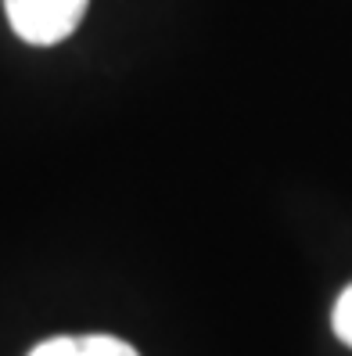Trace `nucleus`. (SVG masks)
Returning a JSON list of instances; mask_svg holds the SVG:
<instances>
[{"instance_id": "1", "label": "nucleus", "mask_w": 352, "mask_h": 356, "mask_svg": "<svg viewBox=\"0 0 352 356\" xmlns=\"http://www.w3.org/2000/svg\"><path fill=\"white\" fill-rule=\"evenodd\" d=\"M90 0H4L11 29L33 47H51L72 36Z\"/></svg>"}, {"instance_id": "2", "label": "nucleus", "mask_w": 352, "mask_h": 356, "mask_svg": "<svg viewBox=\"0 0 352 356\" xmlns=\"http://www.w3.org/2000/svg\"><path fill=\"white\" fill-rule=\"evenodd\" d=\"M29 356H140L130 342L112 334H58L40 342Z\"/></svg>"}, {"instance_id": "3", "label": "nucleus", "mask_w": 352, "mask_h": 356, "mask_svg": "<svg viewBox=\"0 0 352 356\" xmlns=\"http://www.w3.org/2000/svg\"><path fill=\"white\" fill-rule=\"evenodd\" d=\"M330 327H335V334L352 349V284L342 291L335 309H330Z\"/></svg>"}]
</instances>
